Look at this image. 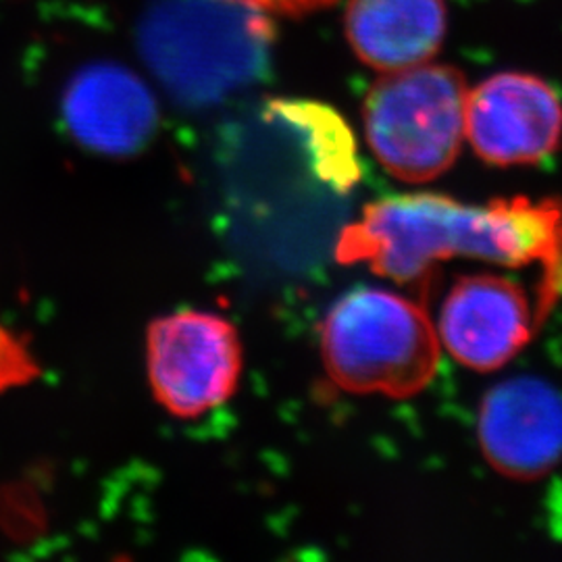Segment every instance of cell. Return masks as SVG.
<instances>
[{"label": "cell", "mask_w": 562, "mask_h": 562, "mask_svg": "<svg viewBox=\"0 0 562 562\" xmlns=\"http://www.w3.org/2000/svg\"><path fill=\"white\" fill-rule=\"evenodd\" d=\"M248 2L257 9H261L262 13H278V15H302V13H311L317 11L322 7H329L336 0H241Z\"/></svg>", "instance_id": "4fadbf2b"}, {"label": "cell", "mask_w": 562, "mask_h": 562, "mask_svg": "<svg viewBox=\"0 0 562 562\" xmlns=\"http://www.w3.org/2000/svg\"><path fill=\"white\" fill-rule=\"evenodd\" d=\"M74 140L104 157H132L153 140L159 106L150 88L117 63L81 67L63 94Z\"/></svg>", "instance_id": "9c48e42d"}, {"label": "cell", "mask_w": 562, "mask_h": 562, "mask_svg": "<svg viewBox=\"0 0 562 562\" xmlns=\"http://www.w3.org/2000/svg\"><path fill=\"white\" fill-rule=\"evenodd\" d=\"M340 262H367L378 276L425 285L436 265L457 257L504 267L542 265L538 319L562 290V201L525 196L473 206L442 194L373 202L341 232Z\"/></svg>", "instance_id": "6da1fadb"}, {"label": "cell", "mask_w": 562, "mask_h": 562, "mask_svg": "<svg viewBox=\"0 0 562 562\" xmlns=\"http://www.w3.org/2000/svg\"><path fill=\"white\" fill-rule=\"evenodd\" d=\"M467 138L490 165H536L561 144V99L538 76L496 74L469 90Z\"/></svg>", "instance_id": "8992f818"}, {"label": "cell", "mask_w": 562, "mask_h": 562, "mask_svg": "<svg viewBox=\"0 0 562 562\" xmlns=\"http://www.w3.org/2000/svg\"><path fill=\"white\" fill-rule=\"evenodd\" d=\"M38 373L34 359L30 357L27 348L0 325V392L18 385V383L32 380Z\"/></svg>", "instance_id": "7c38bea8"}, {"label": "cell", "mask_w": 562, "mask_h": 562, "mask_svg": "<svg viewBox=\"0 0 562 562\" xmlns=\"http://www.w3.org/2000/svg\"><path fill=\"white\" fill-rule=\"evenodd\" d=\"M271 30L267 13L241 0H153L138 42L142 59L176 101L206 109L267 74Z\"/></svg>", "instance_id": "7a4b0ae2"}, {"label": "cell", "mask_w": 562, "mask_h": 562, "mask_svg": "<svg viewBox=\"0 0 562 562\" xmlns=\"http://www.w3.org/2000/svg\"><path fill=\"white\" fill-rule=\"evenodd\" d=\"M538 325L519 283L498 276H471L454 283L440 313V340L457 361L496 371L515 359Z\"/></svg>", "instance_id": "ba28073f"}, {"label": "cell", "mask_w": 562, "mask_h": 562, "mask_svg": "<svg viewBox=\"0 0 562 562\" xmlns=\"http://www.w3.org/2000/svg\"><path fill=\"white\" fill-rule=\"evenodd\" d=\"M467 80L452 65L423 63L385 74L362 106L375 159L402 181L440 178L467 138Z\"/></svg>", "instance_id": "277c9868"}, {"label": "cell", "mask_w": 562, "mask_h": 562, "mask_svg": "<svg viewBox=\"0 0 562 562\" xmlns=\"http://www.w3.org/2000/svg\"><path fill=\"white\" fill-rule=\"evenodd\" d=\"M267 104L306 146L313 171L334 190L348 192L359 181L357 146L340 115L319 102L271 99Z\"/></svg>", "instance_id": "8fae6325"}, {"label": "cell", "mask_w": 562, "mask_h": 562, "mask_svg": "<svg viewBox=\"0 0 562 562\" xmlns=\"http://www.w3.org/2000/svg\"><path fill=\"white\" fill-rule=\"evenodd\" d=\"M443 0H348L346 36L355 55L382 74L429 63L446 38Z\"/></svg>", "instance_id": "30bf717a"}, {"label": "cell", "mask_w": 562, "mask_h": 562, "mask_svg": "<svg viewBox=\"0 0 562 562\" xmlns=\"http://www.w3.org/2000/svg\"><path fill=\"white\" fill-rule=\"evenodd\" d=\"M322 355L329 378L341 390L408 398L436 378L440 338L417 302L362 288L329 308Z\"/></svg>", "instance_id": "3957f363"}, {"label": "cell", "mask_w": 562, "mask_h": 562, "mask_svg": "<svg viewBox=\"0 0 562 562\" xmlns=\"http://www.w3.org/2000/svg\"><path fill=\"white\" fill-rule=\"evenodd\" d=\"M483 457L508 480L536 482L562 461V394L538 378L498 383L477 423Z\"/></svg>", "instance_id": "52a82bcc"}, {"label": "cell", "mask_w": 562, "mask_h": 562, "mask_svg": "<svg viewBox=\"0 0 562 562\" xmlns=\"http://www.w3.org/2000/svg\"><path fill=\"white\" fill-rule=\"evenodd\" d=\"M146 364L155 398L176 417L192 419L236 392L240 338L220 315L181 311L150 325Z\"/></svg>", "instance_id": "5b68a950"}]
</instances>
